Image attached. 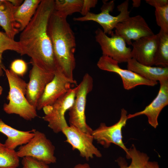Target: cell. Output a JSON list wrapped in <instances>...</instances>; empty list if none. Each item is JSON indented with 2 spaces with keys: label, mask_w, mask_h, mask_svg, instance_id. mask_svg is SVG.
Returning <instances> with one entry per match:
<instances>
[{
  "label": "cell",
  "mask_w": 168,
  "mask_h": 168,
  "mask_svg": "<svg viewBox=\"0 0 168 168\" xmlns=\"http://www.w3.org/2000/svg\"><path fill=\"white\" fill-rule=\"evenodd\" d=\"M54 5V0H41L30 22L21 31L18 41L21 55H27L31 62L54 72L57 66L48 26Z\"/></svg>",
  "instance_id": "1"
},
{
  "label": "cell",
  "mask_w": 168,
  "mask_h": 168,
  "mask_svg": "<svg viewBox=\"0 0 168 168\" xmlns=\"http://www.w3.org/2000/svg\"><path fill=\"white\" fill-rule=\"evenodd\" d=\"M48 32L52 44L57 68L69 79L74 80L76 66L75 53L76 44L74 32L67 18L55 12L48 23Z\"/></svg>",
  "instance_id": "2"
},
{
  "label": "cell",
  "mask_w": 168,
  "mask_h": 168,
  "mask_svg": "<svg viewBox=\"0 0 168 168\" xmlns=\"http://www.w3.org/2000/svg\"><path fill=\"white\" fill-rule=\"evenodd\" d=\"M5 72L9 87L7 99L3 110L8 114H15L27 120L37 117L36 109L31 105L26 96L27 83L10 70L5 69Z\"/></svg>",
  "instance_id": "3"
},
{
  "label": "cell",
  "mask_w": 168,
  "mask_h": 168,
  "mask_svg": "<svg viewBox=\"0 0 168 168\" xmlns=\"http://www.w3.org/2000/svg\"><path fill=\"white\" fill-rule=\"evenodd\" d=\"M93 87L92 77L88 73H86L77 86L74 102L68 110L69 126L91 134L93 130L86 123L85 111L87 95L92 91Z\"/></svg>",
  "instance_id": "4"
},
{
  "label": "cell",
  "mask_w": 168,
  "mask_h": 168,
  "mask_svg": "<svg viewBox=\"0 0 168 168\" xmlns=\"http://www.w3.org/2000/svg\"><path fill=\"white\" fill-rule=\"evenodd\" d=\"M103 3L100 9V13L96 14L90 12L85 16L73 18V20L79 21H95L102 26L105 33L111 35L113 32V29L117 24L130 16V12L128 10L129 1L126 0L117 6L120 13L116 16H113L110 13L114 9V1L103 2Z\"/></svg>",
  "instance_id": "5"
},
{
  "label": "cell",
  "mask_w": 168,
  "mask_h": 168,
  "mask_svg": "<svg viewBox=\"0 0 168 168\" xmlns=\"http://www.w3.org/2000/svg\"><path fill=\"white\" fill-rule=\"evenodd\" d=\"M77 86L51 105L43 108L45 115L42 118L48 123V127L55 133L62 132L68 125L65 118V114L72 105L75 97Z\"/></svg>",
  "instance_id": "6"
},
{
  "label": "cell",
  "mask_w": 168,
  "mask_h": 168,
  "mask_svg": "<svg viewBox=\"0 0 168 168\" xmlns=\"http://www.w3.org/2000/svg\"><path fill=\"white\" fill-rule=\"evenodd\" d=\"M26 144L21 146L16 152L19 157H31L49 165L56 163L55 147L43 133L37 131Z\"/></svg>",
  "instance_id": "7"
},
{
  "label": "cell",
  "mask_w": 168,
  "mask_h": 168,
  "mask_svg": "<svg viewBox=\"0 0 168 168\" xmlns=\"http://www.w3.org/2000/svg\"><path fill=\"white\" fill-rule=\"evenodd\" d=\"M108 36L103 30L98 28L95 31V39L100 46L102 55L110 57L119 63L127 62L132 58V49L127 46L125 40L114 32Z\"/></svg>",
  "instance_id": "8"
},
{
  "label": "cell",
  "mask_w": 168,
  "mask_h": 168,
  "mask_svg": "<svg viewBox=\"0 0 168 168\" xmlns=\"http://www.w3.org/2000/svg\"><path fill=\"white\" fill-rule=\"evenodd\" d=\"M127 114V111L123 108L120 119L116 123L110 126L101 123L98 128L93 130L92 134L94 139L106 148L109 147L111 143L115 144L122 148L127 154L128 149L123 142L122 134V128L128 119Z\"/></svg>",
  "instance_id": "9"
},
{
  "label": "cell",
  "mask_w": 168,
  "mask_h": 168,
  "mask_svg": "<svg viewBox=\"0 0 168 168\" xmlns=\"http://www.w3.org/2000/svg\"><path fill=\"white\" fill-rule=\"evenodd\" d=\"M76 84V80L68 78L59 69L57 68L53 78L46 86L38 101L36 110H40L51 105Z\"/></svg>",
  "instance_id": "10"
},
{
  "label": "cell",
  "mask_w": 168,
  "mask_h": 168,
  "mask_svg": "<svg viewBox=\"0 0 168 168\" xmlns=\"http://www.w3.org/2000/svg\"><path fill=\"white\" fill-rule=\"evenodd\" d=\"M62 132L66 138V142L73 150H77L80 155L88 160L94 156L100 157L102 154L93 144L94 140L91 134L84 132L75 127L68 126Z\"/></svg>",
  "instance_id": "11"
},
{
  "label": "cell",
  "mask_w": 168,
  "mask_h": 168,
  "mask_svg": "<svg viewBox=\"0 0 168 168\" xmlns=\"http://www.w3.org/2000/svg\"><path fill=\"white\" fill-rule=\"evenodd\" d=\"M119 63L107 56L102 55L97 65L100 69L115 73L121 77L124 89L129 90L140 85L154 86L157 82L147 80L138 74L128 69L120 68Z\"/></svg>",
  "instance_id": "12"
},
{
  "label": "cell",
  "mask_w": 168,
  "mask_h": 168,
  "mask_svg": "<svg viewBox=\"0 0 168 168\" xmlns=\"http://www.w3.org/2000/svg\"><path fill=\"white\" fill-rule=\"evenodd\" d=\"M31 63L32 66L29 72L26 96L29 103L36 109L38 101L46 86L53 78L54 72Z\"/></svg>",
  "instance_id": "13"
},
{
  "label": "cell",
  "mask_w": 168,
  "mask_h": 168,
  "mask_svg": "<svg viewBox=\"0 0 168 168\" xmlns=\"http://www.w3.org/2000/svg\"><path fill=\"white\" fill-rule=\"evenodd\" d=\"M115 34L122 37L128 45H131L132 40L150 36L154 34L141 16L129 17L117 24Z\"/></svg>",
  "instance_id": "14"
},
{
  "label": "cell",
  "mask_w": 168,
  "mask_h": 168,
  "mask_svg": "<svg viewBox=\"0 0 168 168\" xmlns=\"http://www.w3.org/2000/svg\"><path fill=\"white\" fill-rule=\"evenodd\" d=\"M160 87L157 95L142 111L127 115L128 119L142 115H146L149 124L156 128L158 125V118L163 108L168 104V79L159 82Z\"/></svg>",
  "instance_id": "15"
},
{
  "label": "cell",
  "mask_w": 168,
  "mask_h": 168,
  "mask_svg": "<svg viewBox=\"0 0 168 168\" xmlns=\"http://www.w3.org/2000/svg\"><path fill=\"white\" fill-rule=\"evenodd\" d=\"M159 42L158 33L143 37L132 43V58L148 66L153 65L154 57Z\"/></svg>",
  "instance_id": "16"
},
{
  "label": "cell",
  "mask_w": 168,
  "mask_h": 168,
  "mask_svg": "<svg viewBox=\"0 0 168 168\" xmlns=\"http://www.w3.org/2000/svg\"><path fill=\"white\" fill-rule=\"evenodd\" d=\"M128 70L149 80L157 82L168 79V67H152L142 64L133 58L127 62Z\"/></svg>",
  "instance_id": "17"
},
{
  "label": "cell",
  "mask_w": 168,
  "mask_h": 168,
  "mask_svg": "<svg viewBox=\"0 0 168 168\" xmlns=\"http://www.w3.org/2000/svg\"><path fill=\"white\" fill-rule=\"evenodd\" d=\"M35 130H18L6 124L2 119H0V132L7 137L4 144L11 149L15 150L17 147L28 143L34 136Z\"/></svg>",
  "instance_id": "18"
},
{
  "label": "cell",
  "mask_w": 168,
  "mask_h": 168,
  "mask_svg": "<svg viewBox=\"0 0 168 168\" xmlns=\"http://www.w3.org/2000/svg\"><path fill=\"white\" fill-rule=\"evenodd\" d=\"M16 7L9 0H0V26L6 35L13 40L19 32L14 17Z\"/></svg>",
  "instance_id": "19"
},
{
  "label": "cell",
  "mask_w": 168,
  "mask_h": 168,
  "mask_svg": "<svg viewBox=\"0 0 168 168\" xmlns=\"http://www.w3.org/2000/svg\"><path fill=\"white\" fill-rule=\"evenodd\" d=\"M41 0H25L15 10L14 17L19 31L27 26L35 14Z\"/></svg>",
  "instance_id": "20"
},
{
  "label": "cell",
  "mask_w": 168,
  "mask_h": 168,
  "mask_svg": "<svg viewBox=\"0 0 168 168\" xmlns=\"http://www.w3.org/2000/svg\"><path fill=\"white\" fill-rule=\"evenodd\" d=\"M126 156L128 159H131L130 164L128 166L125 159L120 157L117 160L119 168H146L149 161V157L147 154L137 150L133 144L128 149Z\"/></svg>",
  "instance_id": "21"
},
{
  "label": "cell",
  "mask_w": 168,
  "mask_h": 168,
  "mask_svg": "<svg viewBox=\"0 0 168 168\" xmlns=\"http://www.w3.org/2000/svg\"><path fill=\"white\" fill-rule=\"evenodd\" d=\"M158 34L159 42L154 57L153 65L168 67V33L160 29Z\"/></svg>",
  "instance_id": "22"
},
{
  "label": "cell",
  "mask_w": 168,
  "mask_h": 168,
  "mask_svg": "<svg viewBox=\"0 0 168 168\" xmlns=\"http://www.w3.org/2000/svg\"><path fill=\"white\" fill-rule=\"evenodd\" d=\"M83 0H54V12L67 18L68 16L75 12H80Z\"/></svg>",
  "instance_id": "23"
},
{
  "label": "cell",
  "mask_w": 168,
  "mask_h": 168,
  "mask_svg": "<svg viewBox=\"0 0 168 168\" xmlns=\"http://www.w3.org/2000/svg\"><path fill=\"white\" fill-rule=\"evenodd\" d=\"M19 158L15 150L0 142V168H17L19 165Z\"/></svg>",
  "instance_id": "24"
},
{
  "label": "cell",
  "mask_w": 168,
  "mask_h": 168,
  "mask_svg": "<svg viewBox=\"0 0 168 168\" xmlns=\"http://www.w3.org/2000/svg\"><path fill=\"white\" fill-rule=\"evenodd\" d=\"M8 50L19 53L20 51L19 43L9 38L4 32L0 31V72L4 67L2 62V54L4 51Z\"/></svg>",
  "instance_id": "25"
},
{
  "label": "cell",
  "mask_w": 168,
  "mask_h": 168,
  "mask_svg": "<svg viewBox=\"0 0 168 168\" xmlns=\"http://www.w3.org/2000/svg\"><path fill=\"white\" fill-rule=\"evenodd\" d=\"M155 15L156 24L160 29L168 33V5L155 8Z\"/></svg>",
  "instance_id": "26"
},
{
  "label": "cell",
  "mask_w": 168,
  "mask_h": 168,
  "mask_svg": "<svg viewBox=\"0 0 168 168\" xmlns=\"http://www.w3.org/2000/svg\"><path fill=\"white\" fill-rule=\"evenodd\" d=\"M10 70L19 76L23 77L27 70V65L24 60L17 59L13 60L10 66Z\"/></svg>",
  "instance_id": "27"
},
{
  "label": "cell",
  "mask_w": 168,
  "mask_h": 168,
  "mask_svg": "<svg viewBox=\"0 0 168 168\" xmlns=\"http://www.w3.org/2000/svg\"><path fill=\"white\" fill-rule=\"evenodd\" d=\"M22 158V168H49L48 164L34 158L26 156Z\"/></svg>",
  "instance_id": "28"
},
{
  "label": "cell",
  "mask_w": 168,
  "mask_h": 168,
  "mask_svg": "<svg viewBox=\"0 0 168 168\" xmlns=\"http://www.w3.org/2000/svg\"><path fill=\"white\" fill-rule=\"evenodd\" d=\"M97 2V0H83L82 6L80 12L82 16H85L90 12V9L95 7Z\"/></svg>",
  "instance_id": "29"
},
{
  "label": "cell",
  "mask_w": 168,
  "mask_h": 168,
  "mask_svg": "<svg viewBox=\"0 0 168 168\" xmlns=\"http://www.w3.org/2000/svg\"><path fill=\"white\" fill-rule=\"evenodd\" d=\"M145 1L147 3L155 8L168 5V0H146Z\"/></svg>",
  "instance_id": "30"
},
{
  "label": "cell",
  "mask_w": 168,
  "mask_h": 168,
  "mask_svg": "<svg viewBox=\"0 0 168 168\" xmlns=\"http://www.w3.org/2000/svg\"><path fill=\"white\" fill-rule=\"evenodd\" d=\"M146 168H161L157 161H149L147 164Z\"/></svg>",
  "instance_id": "31"
},
{
  "label": "cell",
  "mask_w": 168,
  "mask_h": 168,
  "mask_svg": "<svg viewBox=\"0 0 168 168\" xmlns=\"http://www.w3.org/2000/svg\"><path fill=\"white\" fill-rule=\"evenodd\" d=\"M74 168H91L89 164L85 163L84 164H78L76 165Z\"/></svg>",
  "instance_id": "32"
},
{
  "label": "cell",
  "mask_w": 168,
  "mask_h": 168,
  "mask_svg": "<svg viewBox=\"0 0 168 168\" xmlns=\"http://www.w3.org/2000/svg\"><path fill=\"white\" fill-rule=\"evenodd\" d=\"M133 5L134 7H138L140 5L141 1L140 0H133Z\"/></svg>",
  "instance_id": "33"
},
{
  "label": "cell",
  "mask_w": 168,
  "mask_h": 168,
  "mask_svg": "<svg viewBox=\"0 0 168 168\" xmlns=\"http://www.w3.org/2000/svg\"><path fill=\"white\" fill-rule=\"evenodd\" d=\"M3 90V88L2 87L0 86V96L1 95Z\"/></svg>",
  "instance_id": "34"
}]
</instances>
